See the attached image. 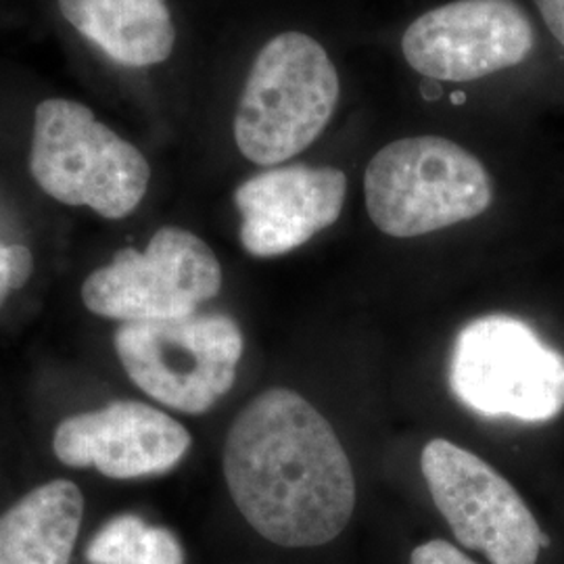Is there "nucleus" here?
<instances>
[{"mask_svg":"<svg viewBox=\"0 0 564 564\" xmlns=\"http://www.w3.org/2000/svg\"><path fill=\"white\" fill-rule=\"evenodd\" d=\"M224 477L245 521L284 547L339 538L356 508V477L335 429L291 389L247 403L228 431Z\"/></svg>","mask_w":564,"mask_h":564,"instance_id":"obj_1","label":"nucleus"},{"mask_svg":"<svg viewBox=\"0 0 564 564\" xmlns=\"http://www.w3.org/2000/svg\"><path fill=\"white\" fill-rule=\"evenodd\" d=\"M341 105V74L316 36L282 30L263 42L242 84L232 137L247 162L276 167L323 137Z\"/></svg>","mask_w":564,"mask_h":564,"instance_id":"obj_2","label":"nucleus"},{"mask_svg":"<svg viewBox=\"0 0 564 564\" xmlns=\"http://www.w3.org/2000/svg\"><path fill=\"white\" fill-rule=\"evenodd\" d=\"M364 203L393 239H416L484 216L494 203L485 163L442 134H410L383 144L366 165Z\"/></svg>","mask_w":564,"mask_h":564,"instance_id":"obj_3","label":"nucleus"},{"mask_svg":"<svg viewBox=\"0 0 564 564\" xmlns=\"http://www.w3.org/2000/svg\"><path fill=\"white\" fill-rule=\"evenodd\" d=\"M30 174L55 202L121 220L141 205L151 165L132 142L72 99L36 105Z\"/></svg>","mask_w":564,"mask_h":564,"instance_id":"obj_4","label":"nucleus"},{"mask_svg":"<svg viewBox=\"0 0 564 564\" xmlns=\"http://www.w3.org/2000/svg\"><path fill=\"white\" fill-rule=\"evenodd\" d=\"M449 387L481 416L545 423L564 410V356L523 321L491 314L458 333Z\"/></svg>","mask_w":564,"mask_h":564,"instance_id":"obj_5","label":"nucleus"},{"mask_svg":"<svg viewBox=\"0 0 564 564\" xmlns=\"http://www.w3.org/2000/svg\"><path fill=\"white\" fill-rule=\"evenodd\" d=\"M113 343L137 387L184 414H203L230 391L245 345L239 324L220 312L121 323Z\"/></svg>","mask_w":564,"mask_h":564,"instance_id":"obj_6","label":"nucleus"},{"mask_svg":"<svg viewBox=\"0 0 564 564\" xmlns=\"http://www.w3.org/2000/svg\"><path fill=\"white\" fill-rule=\"evenodd\" d=\"M223 289V265L195 232L163 226L144 251L126 247L82 284V302L121 323L191 316Z\"/></svg>","mask_w":564,"mask_h":564,"instance_id":"obj_7","label":"nucleus"},{"mask_svg":"<svg viewBox=\"0 0 564 564\" xmlns=\"http://www.w3.org/2000/svg\"><path fill=\"white\" fill-rule=\"evenodd\" d=\"M421 470L456 540L491 564H538L547 538L529 506L477 454L447 440L424 445Z\"/></svg>","mask_w":564,"mask_h":564,"instance_id":"obj_8","label":"nucleus"},{"mask_svg":"<svg viewBox=\"0 0 564 564\" xmlns=\"http://www.w3.org/2000/svg\"><path fill=\"white\" fill-rule=\"evenodd\" d=\"M535 25L517 0H447L405 25V65L424 80L470 84L519 67L535 51Z\"/></svg>","mask_w":564,"mask_h":564,"instance_id":"obj_9","label":"nucleus"},{"mask_svg":"<svg viewBox=\"0 0 564 564\" xmlns=\"http://www.w3.org/2000/svg\"><path fill=\"white\" fill-rule=\"evenodd\" d=\"M347 176L333 165H276L235 191L242 249L253 258H279L312 241L341 218Z\"/></svg>","mask_w":564,"mask_h":564,"instance_id":"obj_10","label":"nucleus"},{"mask_svg":"<svg viewBox=\"0 0 564 564\" xmlns=\"http://www.w3.org/2000/svg\"><path fill=\"white\" fill-rule=\"evenodd\" d=\"M191 442V433L162 410L116 402L65 419L55 431L53 449L67 466L97 468L111 479H139L172 470Z\"/></svg>","mask_w":564,"mask_h":564,"instance_id":"obj_11","label":"nucleus"},{"mask_svg":"<svg viewBox=\"0 0 564 564\" xmlns=\"http://www.w3.org/2000/svg\"><path fill=\"white\" fill-rule=\"evenodd\" d=\"M61 15L109 59L153 67L170 59L176 23L167 0H57Z\"/></svg>","mask_w":564,"mask_h":564,"instance_id":"obj_12","label":"nucleus"},{"mask_svg":"<svg viewBox=\"0 0 564 564\" xmlns=\"http://www.w3.org/2000/svg\"><path fill=\"white\" fill-rule=\"evenodd\" d=\"M82 517L78 485L57 479L32 489L0 517V564H69Z\"/></svg>","mask_w":564,"mask_h":564,"instance_id":"obj_13","label":"nucleus"},{"mask_svg":"<svg viewBox=\"0 0 564 564\" xmlns=\"http://www.w3.org/2000/svg\"><path fill=\"white\" fill-rule=\"evenodd\" d=\"M90 564H184L178 538L165 529L147 524L137 514H120L102 524L86 547Z\"/></svg>","mask_w":564,"mask_h":564,"instance_id":"obj_14","label":"nucleus"},{"mask_svg":"<svg viewBox=\"0 0 564 564\" xmlns=\"http://www.w3.org/2000/svg\"><path fill=\"white\" fill-rule=\"evenodd\" d=\"M410 564H477L444 540H431L412 552Z\"/></svg>","mask_w":564,"mask_h":564,"instance_id":"obj_15","label":"nucleus"},{"mask_svg":"<svg viewBox=\"0 0 564 564\" xmlns=\"http://www.w3.org/2000/svg\"><path fill=\"white\" fill-rule=\"evenodd\" d=\"M545 28L564 48V0H535Z\"/></svg>","mask_w":564,"mask_h":564,"instance_id":"obj_16","label":"nucleus"},{"mask_svg":"<svg viewBox=\"0 0 564 564\" xmlns=\"http://www.w3.org/2000/svg\"><path fill=\"white\" fill-rule=\"evenodd\" d=\"M11 256H13V245L0 242V307L7 302L11 289Z\"/></svg>","mask_w":564,"mask_h":564,"instance_id":"obj_17","label":"nucleus"}]
</instances>
